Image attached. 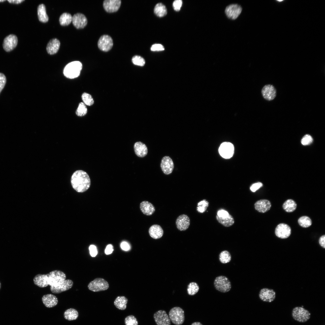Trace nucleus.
I'll use <instances>...</instances> for the list:
<instances>
[{
  "label": "nucleus",
  "instance_id": "obj_25",
  "mask_svg": "<svg viewBox=\"0 0 325 325\" xmlns=\"http://www.w3.org/2000/svg\"><path fill=\"white\" fill-rule=\"evenodd\" d=\"M140 209L144 214L148 216L152 215L155 211L153 205L151 203L146 201H142L141 203Z\"/></svg>",
  "mask_w": 325,
  "mask_h": 325
},
{
  "label": "nucleus",
  "instance_id": "obj_28",
  "mask_svg": "<svg viewBox=\"0 0 325 325\" xmlns=\"http://www.w3.org/2000/svg\"><path fill=\"white\" fill-rule=\"evenodd\" d=\"M128 299L124 296H118L115 299L114 304L115 306L118 309L121 310H124L126 308V304Z\"/></svg>",
  "mask_w": 325,
  "mask_h": 325
},
{
  "label": "nucleus",
  "instance_id": "obj_42",
  "mask_svg": "<svg viewBox=\"0 0 325 325\" xmlns=\"http://www.w3.org/2000/svg\"><path fill=\"white\" fill-rule=\"evenodd\" d=\"M313 138L310 135H306L302 138L301 143L303 145H306L311 144Z\"/></svg>",
  "mask_w": 325,
  "mask_h": 325
},
{
  "label": "nucleus",
  "instance_id": "obj_14",
  "mask_svg": "<svg viewBox=\"0 0 325 325\" xmlns=\"http://www.w3.org/2000/svg\"><path fill=\"white\" fill-rule=\"evenodd\" d=\"M160 167L163 172L166 175L171 174L174 168L173 162L169 156H166L162 159Z\"/></svg>",
  "mask_w": 325,
  "mask_h": 325
},
{
  "label": "nucleus",
  "instance_id": "obj_16",
  "mask_svg": "<svg viewBox=\"0 0 325 325\" xmlns=\"http://www.w3.org/2000/svg\"><path fill=\"white\" fill-rule=\"evenodd\" d=\"M121 3L120 0H105L103 2V6L105 11L108 13H113L118 11Z\"/></svg>",
  "mask_w": 325,
  "mask_h": 325
},
{
  "label": "nucleus",
  "instance_id": "obj_51",
  "mask_svg": "<svg viewBox=\"0 0 325 325\" xmlns=\"http://www.w3.org/2000/svg\"><path fill=\"white\" fill-rule=\"evenodd\" d=\"M121 247L122 249L125 251H128L130 249V246L128 244L125 242H123L121 244Z\"/></svg>",
  "mask_w": 325,
  "mask_h": 325
},
{
  "label": "nucleus",
  "instance_id": "obj_20",
  "mask_svg": "<svg viewBox=\"0 0 325 325\" xmlns=\"http://www.w3.org/2000/svg\"><path fill=\"white\" fill-rule=\"evenodd\" d=\"M190 219L188 216L185 214L179 215L176 221L177 228L180 231H184L189 228L190 225Z\"/></svg>",
  "mask_w": 325,
  "mask_h": 325
},
{
  "label": "nucleus",
  "instance_id": "obj_52",
  "mask_svg": "<svg viewBox=\"0 0 325 325\" xmlns=\"http://www.w3.org/2000/svg\"><path fill=\"white\" fill-rule=\"evenodd\" d=\"M24 0H8V1L11 3L19 4L23 2Z\"/></svg>",
  "mask_w": 325,
  "mask_h": 325
},
{
  "label": "nucleus",
  "instance_id": "obj_26",
  "mask_svg": "<svg viewBox=\"0 0 325 325\" xmlns=\"http://www.w3.org/2000/svg\"><path fill=\"white\" fill-rule=\"evenodd\" d=\"M149 233L152 238L156 239L162 237L163 234V231L160 225L155 224L152 225L150 228Z\"/></svg>",
  "mask_w": 325,
  "mask_h": 325
},
{
  "label": "nucleus",
  "instance_id": "obj_2",
  "mask_svg": "<svg viewBox=\"0 0 325 325\" xmlns=\"http://www.w3.org/2000/svg\"><path fill=\"white\" fill-rule=\"evenodd\" d=\"M71 183L73 188L77 192L86 191L91 185V180L88 174L82 170L75 172L72 175Z\"/></svg>",
  "mask_w": 325,
  "mask_h": 325
},
{
  "label": "nucleus",
  "instance_id": "obj_15",
  "mask_svg": "<svg viewBox=\"0 0 325 325\" xmlns=\"http://www.w3.org/2000/svg\"><path fill=\"white\" fill-rule=\"evenodd\" d=\"M259 296L262 301L271 302L275 299L276 293L272 289L264 288L260 291Z\"/></svg>",
  "mask_w": 325,
  "mask_h": 325
},
{
  "label": "nucleus",
  "instance_id": "obj_41",
  "mask_svg": "<svg viewBox=\"0 0 325 325\" xmlns=\"http://www.w3.org/2000/svg\"><path fill=\"white\" fill-rule=\"evenodd\" d=\"M125 325H138V321L136 318L133 315H129L125 319Z\"/></svg>",
  "mask_w": 325,
  "mask_h": 325
},
{
  "label": "nucleus",
  "instance_id": "obj_53",
  "mask_svg": "<svg viewBox=\"0 0 325 325\" xmlns=\"http://www.w3.org/2000/svg\"><path fill=\"white\" fill-rule=\"evenodd\" d=\"M191 325H203V324L200 322H196L193 323Z\"/></svg>",
  "mask_w": 325,
  "mask_h": 325
},
{
  "label": "nucleus",
  "instance_id": "obj_17",
  "mask_svg": "<svg viewBox=\"0 0 325 325\" xmlns=\"http://www.w3.org/2000/svg\"><path fill=\"white\" fill-rule=\"evenodd\" d=\"M73 285L72 280L70 279L65 280L57 286H50V290L53 293L58 294L69 289Z\"/></svg>",
  "mask_w": 325,
  "mask_h": 325
},
{
  "label": "nucleus",
  "instance_id": "obj_36",
  "mask_svg": "<svg viewBox=\"0 0 325 325\" xmlns=\"http://www.w3.org/2000/svg\"><path fill=\"white\" fill-rule=\"evenodd\" d=\"M199 289V286L197 283L194 282H191L188 286L187 289L188 294L190 295H194L198 292Z\"/></svg>",
  "mask_w": 325,
  "mask_h": 325
},
{
  "label": "nucleus",
  "instance_id": "obj_34",
  "mask_svg": "<svg viewBox=\"0 0 325 325\" xmlns=\"http://www.w3.org/2000/svg\"><path fill=\"white\" fill-rule=\"evenodd\" d=\"M219 259L221 262L225 264L231 261V256L229 252L225 250L220 253L219 255Z\"/></svg>",
  "mask_w": 325,
  "mask_h": 325
},
{
  "label": "nucleus",
  "instance_id": "obj_18",
  "mask_svg": "<svg viewBox=\"0 0 325 325\" xmlns=\"http://www.w3.org/2000/svg\"><path fill=\"white\" fill-rule=\"evenodd\" d=\"M72 23L74 26L77 29L84 28L87 23V19L83 14L77 13L74 14L72 17Z\"/></svg>",
  "mask_w": 325,
  "mask_h": 325
},
{
  "label": "nucleus",
  "instance_id": "obj_27",
  "mask_svg": "<svg viewBox=\"0 0 325 325\" xmlns=\"http://www.w3.org/2000/svg\"><path fill=\"white\" fill-rule=\"evenodd\" d=\"M37 14L39 20L42 23H46L48 20V17L46 13V7L43 4L39 5L37 8Z\"/></svg>",
  "mask_w": 325,
  "mask_h": 325
},
{
  "label": "nucleus",
  "instance_id": "obj_6",
  "mask_svg": "<svg viewBox=\"0 0 325 325\" xmlns=\"http://www.w3.org/2000/svg\"><path fill=\"white\" fill-rule=\"evenodd\" d=\"M292 316L296 320L301 323H304L310 317L311 314L307 310L302 307H296L292 311Z\"/></svg>",
  "mask_w": 325,
  "mask_h": 325
},
{
  "label": "nucleus",
  "instance_id": "obj_54",
  "mask_svg": "<svg viewBox=\"0 0 325 325\" xmlns=\"http://www.w3.org/2000/svg\"><path fill=\"white\" fill-rule=\"evenodd\" d=\"M6 1V0H0V2H5V1Z\"/></svg>",
  "mask_w": 325,
  "mask_h": 325
},
{
  "label": "nucleus",
  "instance_id": "obj_45",
  "mask_svg": "<svg viewBox=\"0 0 325 325\" xmlns=\"http://www.w3.org/2000/svg\"><path fill=\"white\" fill-rule=\"evenodd\" d=\"M152 51H159L164 50V48L160 44H155L153 45L150 48Z\"/></svg>",
  "mask_w": 325,
  "mask_h": 325
},
{
  "label": "nucleus",
  "instance_id": "obj_31",
  "mask_svg": "<svg viewBox=\"0 0 325 325\" xmlns=\"http://www.w3.org/2000/svg\"><path fill=\"white\" fill-rule=\"evenodd\" d=\"M155 14L159 17L165 16L167 13L166 6L161 3L157 4L155 7L154 10Z\"/></svg>",
  "mask_w": 325,
  "mask_h": 325
},
{
  "label": "nucleus",
  "instance_id": "obj_5",
  "mask_svg": "<svg viewBox=\"0 0 325 325\" xmlns=\"http://www.w3.org/2000/svg\"><path fill=\"white\" fill-rule=\"evenodd\" d=\"M214 285L217 290L222 292H227L231 288L230 281L227 277L224 276L216 277L214 280Z\"/></svg>",
  "mask_w": 325,
  "mask_h": 325
},
{
  "label": "nucleus",
  "instance_id": "obj_8",
  "mask_svg": "<svg viewBox=\"0 0 325 325\" xmlns=\"http://www.w3.org/2000/svg\"><path fill=\"white\" fill-rule=\"evenodd\" d=\"M113 45V40L109 36L104 35L101 36L98 42V46L101 51L107 52L112 48Z\"/></svg>",
  "mask_w": 325,
  "mask_h": 325
},
{
  "label": "nucleus",
  "instance_id": "obj_24",
  "mask_svg": "<svg viewBox=\"0 0 325 325\" xmlns=\"http://www.w3.org/2000/svg\"><path fill=\"white\" fill-rule=\"evenodd\" d=\"M60 45V41L57 39H51L48 43L46 47L47 51L50 54H54L58 51Z\"/></svg>",
  "mask_w": 325,
  "mask_h": 325
},
{
  "label": "nucleus",
  "instance_id": "obj_38",
  "mask_svg": "<svg viewBox=\"0 0 325 325\" xmlns=\"http://www.w3.org/2000/svg\"><path fill=\"white\" fill-rule=\"evenodd\" d=\"M82 98L83 103L86 105L90 106L94 103V100L91 96L86 93H84L82 95Z\"/></svg>",
  "mask_w": 325,
  "mask_h": 325
},
{
  "label": "nucleus",
  "instance_id": "obj_21",
  "mask_svg": "<svg viewBox=\"0 0 325 325\" xmlns=\"http://www.w3.org/2000/svg\"><path fill=\"white\" fill-rule=\"evenodd\" d=\"M254 207L258 211L264 213L270 210L271 207V204L270 201L267 200H260L255 202Z\"/></svg>",
  "mask_w": 325,
  "mask_h": 325
},
{
  "label": "nucleus",
  "instance_id": "obj_19",
  "mask_svg": "<svg viewBox=\"0 0 325 325\" xmlns=\"http://www.w3.org/2000/svg\"><path fill=\"white\" fill-rule=\"evenodd\" d=\"M262 94L264 99L268 101L273 100L276 96V90L274 86L271 84L264 86L262 90Z\"/></svg>",
  "mask_w": 325,
  "mask_h": 325
},
{
  "label": "nucleus",
  "instance_id": "obj_47",
  "mask_svg": "<svg viewBox=\"0 0 325 325\" xmlns=\"http://www.w3.org/2000/svg\"><path fill=\"white\" fill-rule=\"evenodd\" d=\"M90 253L93 257H95L97 254V250L96 247L94 245H91L89 247Z\"/></svg>",
  "mask_w": 325,
  "mask_h": 325
},
{
  "label": "nucleus",
  "instance_id": "obj_23",
  "mask_svg": "<svg viewBox=\"0 0 325 325\" xmlns=\"http://www.w3.org/2000/svg\"><path fill=\"white\" fill-rule=\"evenodd\" d=\"M135 152L136 155L140 157H143L147 154L148 150L146 145L141 142H136L134 146Z\"/></svg>",
  "mask_w": 325,
  "mask_h": 325
},
{
  "label": "nucleus",
  "instance_id": "obj_1",
  "mask_svg": "<svg viewBox=\"0 0 325 325\" xmlns=\"http://www.w3.org/2000/svg\"><path fill=\"white\" fill-rule=\"evenodd\" d=\"M66 279V275L63 271L55 270L46 274H39L34 277L33 280L35 285L41 288L48 285L50 286H57Z\"/></svg>",
  "mask_w": 325,
  "mask_h": 325
},
{
  "label": "nucleus",
  "instance_id": "obj_48",
  "mask_svg": "<svg viewBox=\"0 0 325 325\" xmlns=\"http://www.w3.org/2000/svg\"><path fill=\"white\" fill-rule=\"evenodd\" d=\"M229 214L227 211L221 209L219 210L217 212V215L219 217L225 218L228 216Z\"/></svg>",
  "mask_w": 325,
  "mask_h": 325
},
{
  "label": "nucleus",
  "instance_id": "obj_13",
  "mask_svg": "<svg viewBox=\"0 0 325 325\" xmlns=\"http://www.w3.org/2000/svg\"><path fill=\"white\" fill-rule=\"evenodd\" d=\"M17 38L15 35L10 34L6 36L4 39L3 44L4 49L7 52L13 50L17 43Z\"/></svg>",
  "mask_w": 325,
  "mask_h": 325
},
{
  "label": "nucleus",
  "instance_id": "obj_40",
  "mask_svg": "<svg viewBox=\"0 0 325 325\" xmlns=\"http://www.w3.org/2000/svg\"><path fill=\"white\" fill-rule=\"evenodd\" d=\"M132 61L134 65L141 67L144 66L145 63L144 59L138 55L134 56L132 58Z\"/></svg>",
  "mask_w": 325,
  "mask_h": 325
},
{
  "label": "nucleus",
  "instance_id": "obj_4",
  "mask_svg": "<svg viewBox=\"0 0 325 325\" xmlns=\"http://www.w3.org/2000/svg\"><path fill=\"white\" fill-rule=\"evenodd\" d=\"M170 320L176 325L182 324L185 320L184 311L181 308L175 307L171 308L169 312Z\"/></svg>",
  "mask_w": 325,
  "mask_h": 325
},
{
  "label": "nucleus",
  "instance_id": "obj_44",
  "mask_svg": "<svg viewBox=\"0 0 325 325\" xmlns=\"http://www.w3.org/2000/svg\"><path fill=\"white\" fill-rule=\"evenodd\" d=\"M182 1L181 0H176L173 3V7L174 10L177 11H180L182 6Z\"/></svg>",
  "mask_w": 325,
  "mask_h": 325
},
{
  "label": "nucleus",
  "instance_id": "obj_32",
  "mask_svg": "<svg viewBox=\"0 0 325 325\" xmlns=\"http://www.w3.org/2000/svg\"><path fill=\"white\" fill-rule=\"evenodd\" d=\"M297 204L292 199H288L285 201L283 205V209L286 212H292L295 210Z\"/></svg>",
  "mask_w": 325,
  "mask_h": 325
},
{
  "label": "nucleus",
  "instance_id": "obj_39",
  "mask_svg": "<svg viewBox=\"0 0 325 325\" xmlns=\"http://www.w3.org/2000/svg\"><path fill=\"white\" fill-rule=\"evenodd\" d=\"M209 203L206 200H203L197 203V211L200 213H203L206 210L209 206Z\"/></svg>",
  "mask_w": 325,
  "mask_h": 325
},
{
  "label": "nucleus",
  "instance_id": "obj_30",
  "mask_svg": "<svg viewBox=\"0 0 325 325\" xmlns=\"http://www.w3.org/2000/svg\"><path fill=\"white\" fill-rule=\"evenodd\" d=\"M79 315L78 311L75 309L70 308L64 312V318L68 320H72L77 319Z\"/></svg>",
  "mask_w": 325,
  "mask_h": 325
},
{
  "label": "nucleus",
  "instance_id": "obj_29",
  "mask_svg": "<svg viewBox=\"0 0 325 325\" xmlns=\"http://www.w3.org/2000/svg\"><path fill=\"white\" fill-rule=\"evenodd\" d=\"M216 219L220 223L226 227H228L233 225L234 222V218L230 215L225 218H221L216 216Z\"/></svg>",
  "mask_w": 325,
  "mask_h": 325
},
{
  "label": "nucleus",
  "instance_id": "obj_10",
  "mask_svg": "<svg viewBox=\"0 0 325 325\" xmlns=\"http://www.w3.org/2000/svg\"><path fill=\"white\" fill-rule=\"evenodd\" d=\"M218 150L220 155L222 157L225 159H229L233 155L234 147L231 143L224 142L221 144Z\"/></svg>",
  "mask_w": 325,
  "mask_h": 325
},
{
  "label": "nucleus",
  "instance_id": "obj_33",
  "mask_svg": "<svg viewBox=\"0 0 325 325\" xmlns=\"http://www.w3.org/2000/svg\"><path fill=\"white\" fill-rule=\"evenodd\" d=\"M72 17L69 13H64L60 16L59 21L60 25L62 26L69 25L72 21Z\"/></svg>",
  "mask_w": 325,
  "mask_h": 325
},
{
  "label": "nucleus",
  "instance_id": "obj_9",
  "mask_svg": "<svg viewBox=\"0 0 325 325\" xmlns=\"http://www.w3.org/2000/svg\"><path fill=\"white\" fill-rule=\"evenodd\" d=\"M242 8L237 4H232L226 7L225 10L227 17L231 20L236 19L241 14Z\"/></svg>",
  "mask_w": 325,
  "mask_h": 325
},
{
  "label": "nucleus",
  "instance_id": "obj_55",
  "mask_svg": "<svg viewBox=\"0 0 325 325\" xmlns=\"http://www.w3.org/2000/svg\"><path fill=\"white\" fill-rule=\"evenodd\" d=\"M1 283L0 282V289L1 288Z\"/></svg>",
  "mask_w": 325,
  "mask_h": 325
},
{
  "label": "nucleus",
  "instance_id": "obj_35",
  "mask_svg": "<svg viewBox=\"0 0 325 325\" xmlns=\"http://www.w3.org/2000/svg\"><path fill=\"white\" fill-rule=\"evenodd\" d=\"M298 222L300 226L305 228L309 227L312 224L311 219L305 216L300 217L298 220Z\"/></svg>",
  "mask_w": 325,
  "mask_h": 325
},
{
  "label": "nucleus",
  "instance_id": "obj_46",
  "mask_svg": "<svg viewBox=\"0 0 325 325\" xmlns=\"http://www.w3.org/2000/svg\"><path fill=\"white\" fill-rule=\"evenodd\" d=\"M263 186V184L260 182H258L252 184L250 187V190L252 192H255Z\"/></svg>",
  "mask_w": 325,
  "mask_h": 325
},
{
  "label": "nucleus",
  "instance_id": "obj_3",
  "mask_svg": "<svg viewBox=\"0 0 325 325\" xmlns=\"http://www.w3.org/2000/svg\"><path fill=\"white\" fill-rule=\"evenodd\" d=\"M82 68V64L80 61H73L68 63L65 67L63 70V74L69 79H74L79 76Z\"/></svg>",
  "mask_w": 325,
  "mask_h": 325
},
{
  "label": "nucleus",
  "instance_id": "obj_11",
  "mask_svg": "<svg viewBox=\"0 0 325 325\" xmlns=\"http://www.w3.org/2000/svg\"><path fill=\"white\" fill-rule=\"evenodd\" d=\"M154 321L157 325H171V320L166 312L160 310L156 312L153 315Z\"/></svg>",
  "mask_w": 325,
  "mask_h": 325
},
{
  "label": "nucleus",
  "instance_id": "obj_43",
  "mask_svg": "<svg viewBox=\"0 0 325 325\" xmlns=\"http://www.w3.org/2000/svg\"><path fill=\"white\" fill-rule=\"evenodd\" d=\"M6 82V78L5 75L0 73V93L4 88Z\"/></svg>",
  "mask_w": 325,
  "mask_h": 325
},
{
  "label": "nucleus",
  "instance_id": "obj_7",
  "mask_svg": "<svg viewBox=\"0 0 325 325\" xmlns=\"http://www.w3.org/2000/svg\"><path fill=\"white\" fill-rule=\"evenodd\" d=\"M109 287L108 283L104 279L98 278L88 284V289L93 292H99L107 289Z\"/></svg>",
  "mask_w": 325,
  "mask_h": 325
},
{
  "label": "nucleus",
  "instance_id": "obj_22",
  "mask_svg": "<svg viewBox=\"0 0 325 325\" xmlns=\"http://www.w3.org/2000/svg\"><path fill=\"white\" fill-rule=\"evenodd\" d=\"M42 301L45 305L50 308L56 305L58 302L57 298L54 295L47 294L44 295L42 298Z\"/></svg>",
  "mask_w": 325,
  "mask_h": 325
},
{
  "label": "nucleus",
  "instance_id": "obj_12",
  "mask_svg": "<svg viewBox=\"0 0 325 325\" xmlns=\"http://www.w3.org/2000/svg\"><path fill=\"white\" fill-rule=\"evenodd\" d=\"M276 235L281 239H286L291 234V229L287 224L284 223H280L276 227L275 231Z\"/></svg>",
  "mask_w": 325,
  "mask_h": 325
},
{
  "label": "nucleus",
  "instance_id": "obj_37",
  "mask_svg": "<svg viewBox=\"0 0 325 325\" xmlns=\"http://www.w3.org/2000/svg\"><path fill=\"white\" fill-rule=\"evenodd\" d=\"M87 109L85 105L83 102L79 103L76 111V114L79 116H85L87 113Z\"/></svg>",
  "mask_w": 325,
  "mask_h": 325
},
{
  "label": "nucleus",
  "instance_id": "obj_49",
  "mask_svg": "<svg viewBox=\"0 0 325 325\" xmlns=\"http://www.w3.org/2000/svg\"><path fill=\"white\" fill-rule=\"evenodd\" d=\"M113 250V246L111 244L108 245L106 247L105 250V253L107 255L111 254Z\"/></svg>",
  "mask_w": 325,
  "mask_h": 325
},
{
  "label": "nucleus",
  "instance_id": "obj_50",
  "mask_svg": "<svg viewBox=\"0 0 325 325\" xmlns=\"http://www.w3.org/2000/svg\"><path fill=\"white\" fill-rule=\"evenodd\" d=\"M320 245L323 248H325V235L322 236L319 240Z\"/></svg>",
  "mask_w": 325,
  "mask_h": 325
}]
</instances>
